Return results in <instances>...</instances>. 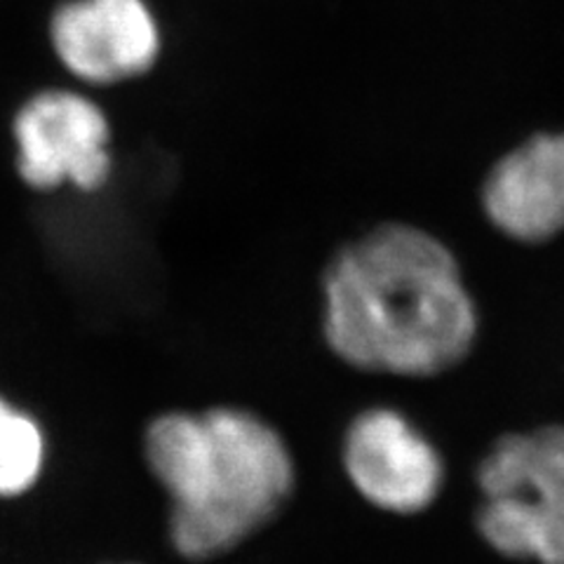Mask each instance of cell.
I'll use <instances>...</instances> for the list:
<instances>
[{
  "label": "cell",
  "instance_id": "1",
  "mask_svg": "<svg viewBox=\"0 0 564 564\" xmlns=\"http://www.w3.org/2000/svg\"><path fill=\"white\" fill-rule=\"evenodd\" d=\"M478 313L447 247L423 228L381 224L323 273V337L352 369L435 377L462 362Z\"/></svg>",
  "mask_w": 564,
  "mask_h": 564
},
{
  "label": "cell",
  "instance_id": "2",
  "mask_svg": "<svg viewBox=\"0 0 564 564\" xmlns=\"http://www.w3.org/2000/svg\"><path fill=\"white\" fill-rule=\"evenodd\" d=\"M144 458L170 497L172 549L191 562L236 551L285 508L296 487L288 440L236 404L158 414L144 431Z\"/></svg>",
  "mask_w": 564,
  "mask_h": 564
},
{
  "label": "cell",
  "instance_id": "3",
  "mask_svg": "<svg viewBox=\"0 0 564 564\" xmlns=\"http://www.w3.org/2000/svg\"><path fill=\"white\" fill-rule=\"evenodd\" d=\"M478 529L510 560L564 564V429L501 437L478 468Z\"/></svg>",
  "mask_w": 564,
  "mask_h": 564
},
{
  "label": "cell",
  "instance_id": "4",
  "mask_svg": "<svg viewBox=\"0 0 564 564\" xmlns=\"http://www.w3.org/2000/svg\"><path fill=\"white\" fill-rule=\"evenodd\" d=\"M17 174L31 191H101L111 180V122L101 106L70 87H45L12 118Z\"/></svg>",
  "mask_w": 564,
  "mask_h": 564
},
{
  "label": "cell",
  "instance_id": "5",
  "mask_svg": "<svg viewBox=\"0 0 564 564\" xmlns=\"http://www.w3.org/2000/svg\"><path fill=\"white\" fill-rule=\"evenodd\" d=\"M47 39L68 74L95 87L147 76L163 52L147 0H64L50 17Z\"/></svg>",
  "mask_w": 564,
  "mask_h": 564
},
{
  "label": "cell",
  "instance_id": "6",
  "mask_svg": "<svg viewBox=\"0 0 564 564\" xmlns=\"http://www.w3.org/2000/svg\"><path fill=\"white\" fill-rule=\"evenodd\" d=\"M341 464L360 497L386 513L426 510L445 480V466L426 435L391 408H372L348 423Z\"/></svg>",
  "mask_w": 564,
  "mask_h": 564
},
{
  "label": "cell",
  "instance_id": "7",
  "mask_svg": "<svg viewBox=\"0 0 564 564\" xmlns=\"http://www.w3.org/2000/svg\"><path fill=\"white\" fill-rule=\"evenodd\" d=\"M491 224L539 242L564 228V134H539L494 165L482 191Z\"/></svg>",
  "mask_w": 564,
  "mask_h": 564
},
{
  "label": "cell",
  "instance_id": "8",
  "mask_svg": "<svg viewBox=\"0 0 564 564\" xmlns=\"http://www.w3.org/2000/svg\"><path fill=\"white\" fill-rule=\"evenodd\" d=\"M47 435L41 421L0 393V501L20 499L41 482Z\"/></svg>",
  "mask_w": 564,
  "mask_h": 564
}]
</instances>
